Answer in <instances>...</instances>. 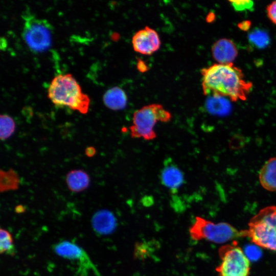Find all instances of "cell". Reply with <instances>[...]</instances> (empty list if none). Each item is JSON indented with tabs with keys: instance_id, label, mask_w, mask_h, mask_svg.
<instances>
[{
	"instance_id": "cell-1",
	"label": "cell",
	"mask_w": 276,
	"mask_h": 276,
	"mask_svg": "<svg viewBox=\"0 0 276 276\" xmlns=\"http://www.w3.org/2000/svg\"><path fill=\"white\" fill-rule=\"evenodd\" d=\"M205 95L228 98L232 101L246 100L252 84L244 79L242 70L229 64L216 63L201 71Z\"/></svg>"
},
{
	"instance_id": "cell-2",
	"label": "cell",
	"mask_w": 276,
	"mask_h": 276,
	"mask_svg": "<svg viewBox=\"0 0 276 276\" xmlns=\"http://www.w3.org/2000/svg\"><path fill=\"white\" fill-rule=\"evenodd\" d=\"M48 96L57 107H66L86 113L89 109L90 99L71 74H59L51 81Z\"/></svg>"
},
{
	"instance_id": "cell-3",
	"label": "cell",
	"mask_w": 276,
	"mask_h": 276,
	"mask_svg": "<svg viewBox=\"0 0 276 276\" xmlns=\"http://www.w3.org/2000/svg\"><path fill=\"white\" fill-rule=\"evenodd\" d=\"M246 237L254 244L276 251V206L261 209L249 221Z\"/></svg>"
},
{
	"instance_id": "cell-4",
	"label": "cell",
	"mask_w": 276,
	"mask_h": 276,
	"mask_svg": "<svg viewBox=\"0 0 276 276\" xmlns=\"http://www.w3.org/2000/svg\"><path fill=\"white\" fill-rule=\"evenodd\" d=\"M171 118V113L160 104L144 106L133 113L132 124L129 127L131 136L153 140L156 137L154 127L157 122L167 123Z\"/></svg>"
},
{
	"instance_id": "cell-5",
	"label": "cell",
	"mask_w": 276,
	"mask_h": 276,
	"mask_svg": "<svg viewBox=\"0 0 276 276\" xmlns=\"http://www.w3.org/2000/svg\"><path fill=\"white\" fill-rule=\"evenodd\" d=\"M24 26L22 37L33 52L40 53L46 51L51 46L53 28L46 19L34 15L28 9L22 13Z\"/></svg>"
},
{
	"instance_id": "cell-6",
	"label": "cell",
	"mask_w": 276,
	"mask_h": 276,
	"mask_svg": "<svg viewBox=\"0 0 276 276\" xmlns=\"http://www.w3.org/2000/svg\"><path fill=\"white\" fill-rule=\"evenodd\" d=\"M190 234L194 240L205 239L219 244L246 237V229L239 231L227 223H215L201 217L195 218L190 229Z\"/></svg>"
},
{
	"instance_id": "cell-7",
	"label": "cell",
	"mask_w": 276,
	"mask_h": 276,
	"mask_svg": "<svg viewBox=\"0 0 276 276\" xmlns=\"http://www.w3.org/2000/svg\"><path fill=\"white\" fill-rule=\"evenodd\" d=\"M219 255L221 262L216 271L219 276H249V260L236 242L222 246Z\"/></svg>"
},
{
	"instance_id": "cell-8",
	"label": "cell",
	"mask_w": 276,
	"mask_h": 276,
	"mask_svg": "<svg viewBox=\"0 0 276 276\" xmlns=\"http://www.w3.org/2000/svg\"><path fill=\"white\" fill-rule=\"evenodd\" d=\"M132 44L135 52L149 55L158 50L160 40L156 31L146 26L134 34L132 38Z\"/></svg>"
},
{
	"instance_id": "cell-9",
	"label": "cell",
	"mask_w": 276,
	"mask_h": 276,
	"mask_svg": "<svg viewBox=\"0 0 276 276\" xmlns=\"http://www.w3.org/2000/svg\"><path fill=\"white\" fill-rule=\"evenodd\" d=\"M213 58L220 64L233 63L238 55V50L234 42L229 39L221 38L212 45Z\"/></svg>"
},
{
	"instance_id": "cell-10",
	"label": "cell",
	"mask_w": 276,
	"mask_h": 276,
	"mask_svg": "<svg viewBox=\"0 0 276 276\" xmlns=\"http://www.w3.org/2000/svg\"><path fill=\"white\" fill-rule=\"evenodd\" d=\"M162 184L175 192L184 183V175L181 170L174 164L166 163L160 174Z\"/></svg>"
},
{
	"instance_id": "cell-11",
	"label": "cell",
	"mask_w": 276,
	"mask_h": 276,
	"mask_svg": "<svg viewBox=\"0 0 276 276\" xmlns=\"http://www.w3.org/2000/svg\"><path fill=\"white\" fill-rule=\"evenodd\" d=\"M92 223L97 232L102 234H108L114 231L116 226V220L114 216L109 211L101 210L94 214Z\"/></svg>"
},
{
	"instance_id": "cell-12",
	"label": "cell",
	"mask_w": 276,
	"mask_h": 276,
	"mask_svg": "<svg viewBox=\"0 0 276 276\" xmlns=\"http://www.w3.org/2000/svg\"><path fill=\"white\" fill-rule=\"evenodd\" d=\"M105 105L112 110L124 109L127 104L126 94L119 87L114 86L107 89L103 96Z\"/></svg>"
},
{
	"instance_id": "cell-13",
	"label": "cell",
	"mask_w": 276,
	"mask_h": 276,
	"mask_svg": "<svg viewBox=\"0 0 276 276\" xmlns=\"http://www.w3.org/2000/svg\"><path fill=\"white\" fill-rule=\"evenodd\" d=\"M65 181L68 189L73 192H81L87 189L90 184V177L85 171L75 169L69 171Z\"/></svg>"
},
{
	"instance_id": "cell-14",
	"label": "cell",
	"mask_w": 276,
	"mask_h": 276,
	"mask_svg": "<svg viewBox=\"0 0 276 276\" xmlns=\"http://www.w3.org/2000/svg\"><path fill=\"white\" fill-rule=\"evenodd\" d=\"M259 178L261 186L269 191H276V157L269 159L261 168Z\"/></svg>"
},
{
	"instance_id": "cell-15",
	"label": "cell",
	"mask_w": 276,
	"mask_h": 276,
	"mask_svg": "<svg viewBox=\"0 0 276 276\" xmlns=\"http://www.w3.org/2000/svg\"><path fill=\"white\" fill-rule=\"evenodd\" d=\"M205 106L209 113L220 116L228 114L231 110L230 103L222 97L209 96Z\"/></svg>"
},
{
	"instance_id": "cell-16",
	"label": "cell",
	"mask_w": 276,
	"mask_h": 276,
	"mask_svg": "<svg viewBox=\"0 0 276 276\" xmlns=\"http://www.w3.org/2000/svg\"><path fill=\"white\" fill-rule=\"evenodd\" d=\"M1 192L16 190L19 185V176L13 169L8 171L1 170L0 172Z\"/></svg>"
},
{
	"instance_id": "cell-17",
	"label": "cell",
	"mask_w": 276,
	"mask_h": 276,
	"mask_svg": "<svg viewBox=\"0 0 276 276\" xmlns=\"http://www.w3.org/2000/svg\"><path fill=\"white\" fill-rule=\"evenodd\" d=\"M55 250L59 255L70 259H78L83 256L82 250L78 246L67 241L58 244Z\"/></svg>"
},
{
	"instance_id": "cell-18",
	"label": "cell",
	"mask_w": 276,
	"mask_h": 276,
	"mask_svg": "<svg viewBox=\"0 0 276 276\" xmlns=\"http://www.w3.org/2000/svg\"><path fill=\"white\" fill-rule=\"evenodd\" d=\"M16 125L14 120L10 116L2 114L0 117V138L5 141L15 132Z\"/></svg>"
},
{
	"instance_id": "cell-19",
	"label": "cell",
	"mask_w": 276,
	"mask_h": 276,
	"mask_svg": "<svg viewBox=\"0 0 276 276\" xmlns=\"http://www.w3.org/2000/svg\"><path fill=\"white\" fill-rule=\"evenodd\" d=\"M249 42L258 49H264L270 43L268 33L263 30L256 29L252 30L248 36Z\"/></svg>"
},
{
	"instance_id": "cell-20",
	"label": "cell",
	"mask_w": 276,
	"mask_h": 276,
	"mask_svg": "<svg viewBox=\"0 0 276 276\" xmlns=\"http://www.w3.org/2000/svg\"><path fill=\"white\" fill-rule=\"evenodd\" d=\"M0 237V253L2 254L5 252L13 256L15 254V249L11 234L7 230L1 228Z\"/></svg>"
},
{
	"instance_id": "cell-21",
	"label": "cell",
	"mask_w": 276,
	"mask_h": 276,
	"mask_svg": "<svg viewBox=\"0 0 276 276\" xmlns=\"http://www.w3.org/2000/svg\"><path fill=\"white\" fill-rule=\"evenodd\" d=\"M259 247L255 244L249 245L246 247L244 253L248 259L255 261L261 257L262 251Z\"/></svg>"
},
{
	"instance_id": "cell-22",
	"label": "cell",
	"mask_w": 276,
	"mask_h": 276,
	"mask_svg": "<svg viewBox=\"0 0 276 276\" xmlns=\"http://www.w3.org/2000/svg\"><path fill=\"white\" fill-rule=\"evenodd\" d=\"M235 10L238 11L250 10L254 7L251 1H229Z\"/></svg>"
},
{
	"instance_id": "cell-23",
	"label": "cell",
	"mask_w": 276,
	"mask_h": 276,
	"mask_svg": "<svg viewBox=\"0 0 276 276\" xmlns=\"http://www.w3.org/2000/svg\"><path fill=\"white\" fill-rule=\"evenodd\" d=\"M268 18L272 22L276 25V1L270 4L266 8Z\"/></svg>"
},
{
	"instance_id": "cell-24",
	"label": "cell",
	"mask_w": 276,
	"mask_h": 276,
	"mask_svg": "<svg viewBox=\"0 0 276 276\" xmlns=\"http://www.w3.org/2000/svg\"><path fill=\"white\" fill-rule=\"evenodd\" d=\"M96 153V150L95 147L90 146L86 148L85 149V154L88 157H92Z\"/></svg>"
},
{
	"instance_id": "cell-25",
	"label": "cell",
	"mask_w": 276,
	"mask_h": 276,
	"mask_svg": "<svg viewBox=\"0 0 276 276\" xmlns=\"http://www.w3.org/2000/svg\"><path fill=\"white\" fill-rule=\"evenodd\" d=\"M240 26V28L242 30H246L250 26V22L248 21H245L242 22L239 25Z\"/></svg>"
}]
</instances>
